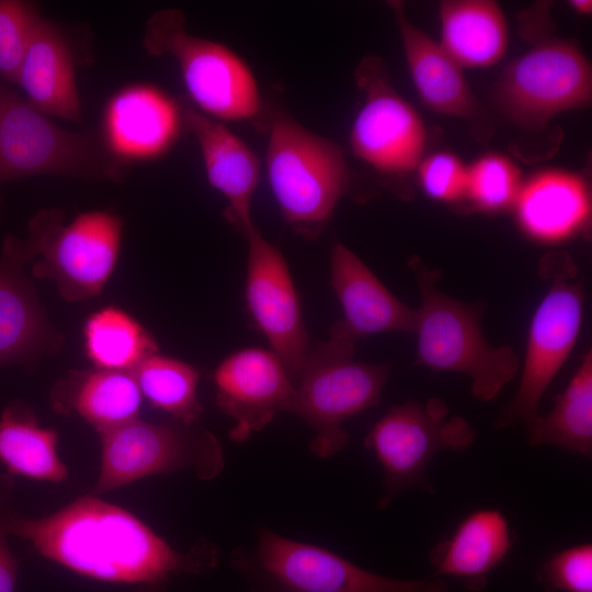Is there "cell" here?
Returning a JSON list of instances; mask_svg holds the SVG:
<instances>
[{
	"mask_svg": "<svg viewBox=\"0 0 592 592\" xmlns=\"http://www.w3.org/2000/svg\"><path fill=\"white\" fill-rule=\"evenodd\" d=\"M332 289L343 318L331 328L356 339L382 332H414L418 310L400 301L369 267L341 242L330 250Z\"/></svg>",
	"mask_w": 592,
	"mask_h": 592,
	"instance_id": "cell-17",
	"label": "cell"
},
{
	"mask_svg": "<svg viewBox=\"0 0 592 592\" xmlns=\"http://www.w3.org/2000/svg\"><path fill=\"white\" fill-rule=\"evenodd\" d=\"M132 375L151 407L184 424L197 423L203 406L197 398L200 373L194 366L156 353L144 360Z\"/></svg>",
	"mask_w": 592,
	"mask_h": 592,
	"instance_id": "cell-29",
	"label": "cell"
},
{
	"mask_svg": "<svg viewBox=\"0 0 592 592\" xmlns=\"http://www.w3.org/2000/svg\"><path fill=\"white\" fill-rule=\"evenodd\" d=\"M356 76L365 102L350 134L354 155L386 174L417 170L426 144L420 115L392 89L379 59L365 58Z\"/></svg>",
	"mask_w": 592,
	"mask_h": 592,
	"instance_id": "cell-13",
	"label": "cell"
},
{
	"mask_svg": "<svg viewBox=\"0 0 592 592\" xmlns=\"http://www.w3.org/2000/svg\"><path fill=\"white\" fill-rule=\"evenodd\" d=\"M569 3L580 14L588 15L592 12V2L590 0H572Z\"/></svg>",
	"mask_w": 592,
	"mask_h": 592,
	"instance_id": "cell-35",
	"label": "cell"
},
{
	"mask_svg": "<svg viewBox=\"0 0 592 592\" xmlns=\"http://www.w3.org/2000/svg\"><path fill=\"white\" fill-rule=\"evenodd\" d=\"M84 352L94 368L132 373L158 353V344L134 317L115 307L91 314L82 329Z\"/></svg>",
	"mask_w": 592,
	"mask_h": 592,
	"instance_id": "cell-28",
	"label": "cell"
},
{
	"mask_svg": "<svg viewBox=\"0 0 592 592\" xmlns=\"http://www.w3.org/2000/svg\"><path fill=\"white\" fill-rule=\"evenodd\" d=\"M396 16L410 76L422 102L432 111L473 119L481 106L469 88L463 69L439 42L413 25L403 4L389 2Z\"/></svg>",
	"mask_w": 592,
	"mask_h": 592,
	"instance_id": "cell-21",
	"label": "cell"
},
{
	"mask_svg": "<svg viewBox=\"0 0 592 592\" xmlns=\"http://www.w3.org/2000/svg\"><path fill=\"white\" fill-rule=\"evenodd\" d=\"M266 169L286 223L303 238L316 239L349 187L342 148L278 115L270 128Z\"/></svg>",
	"mask_w": 592,
	"mask_h": 592,
	"instance_id": "cell-5",
	"label": "cell"
},
{
	"mask_svg": "<svg viewBox=\"0 0 592 592\" xmlns=\"http://www.w3.org/2000/svg\"><path fill=\"white\" fill-rule=\"evenodd\" d=\"M122 229V217L107 210L65 224L60 209H42L30 219L26 239L7 236L2 248L24 265L36 260L32 274L50 280L66 301L79 303L98 296L112 276Z\"/></svg>",
	"mask_w": 592,
	"mask_h": 592,
	"instance_id": "cell-2",
	"label": "cell"
},
{
	"mask_svg": "<svg viewBox=\"0 0 592 592\" xmlns=\"http://www.w3.org/2000/svg\"><path fill=\"white\" fill-rule=\"evenodd\" d=\"M24 264L2 249L0 255V367L36 362L61 350L65 337L48 320Z\"/></svg>",
	"mask_w": 592,
	"mask_h": 592,
	"instance_id": "cell-18",
	"label": "cell"
},
{
	"mask_svg": "<svg viewBox=\"0 0 592 592\" xmlns=\"http://www.w3.org/2000/svg\"><path fill=\"white\" fill-rule=\"evenodd\" d=\"M417 170L420 185L429 197L445 203L465 198L467 166L456 155L434 152L423 158Z\"/></svg>",
	"mask_w": 592,
	"mask_h": 592,
	"instance_id": "cell-33",
	"label": "cell"
},
{
	"mask_svg": "<svg viewBox=\"0 0 592 592\" xmlns=\"http://www.w3.org/2000/svg\"><path fill=\"white\" fill-rule=\"evenodd\" d=\"M32 1L0 0V80L16 84L19 70L42 20Z\"/></svg>",
	"mask_w": 592,
	"mask_h": 592,
	"instance_id": "cell-31",
	"label": "cell"
},
{
	"mask_svg": "<svg viewBox=\"0 0 592 592\" xmlns=\"http://www.w3.org/2000/svg\"><path fill=\"white\" fill-rule=\"evenodd\" d=\"M183 124L195 136L209 184L228 201L227 219L243 234L255 226L251 203L259 182V161L251 149L225 125L187 105L181 109Z\"/></svg>",
	"mask_w": 592,
	"mask_h": 592,
	"instance_id": "cell-19",
	"label": "cell"
},
{
	"mask_svg": "<svg viewBox=\"0 0 592 592\" xmlns=\"http://www.w3.org/2000/svg\"><path fill=\"white\" fill-rule=\"evenodd\" d=\"M1 203H2V202H1V200H0V210H1Z\"/></svg>",
	"mask_w": 592,
	"mask_h": 592,
	"instance_id": "cell-36",
	"label": "cell"
},
{
	"mask_svg": "<svg viewBox=\"0 0 592 592\" xmlns=\"http://www.w3.org/2000/svg\"><path fill=\"white\" fill-rule=\"evenodd\" d=\"M124 170L101 137L59 127L0 80V185L34 175L118 182Z\"/></svg>",
	"mask_w": 592,
	"mask_h": 592,
	"instance_id": "cell-7",
	"label": "cell"
},
{
	"mask_svg": "<svg viewBox=\"0 0 592 592\" xmlns=\"http://www.w3.org/2000/svg\"><path fill=\"white\" fill-rule=\"evenodd\" d=\"M441 41L463 68H486L505 54L509 31L504 13L492 0H446L440 4Z\"/></svg>",
	"mask_w": 592,
	"mask_h": 592,
	"instance_id": "cell-25",
	"label": "cell"
},
{
	"mask_svg": "<svg viewBox=\"0 0 592 592\" xmlns=\"http://www.w3.org/2000/svg\"><path fill=\"white\" fill-rule=\"evenodd\" d=\"M216 403L234 421L229 439L243 442L286 412L294 382L272 351L250 346L225 357L213 374Z\"/></svg>",
	"mask_w": 592,
	"mask_h": 592,
	"instance_id": "cell-15",
	"label": "cell"
},
{
	"mask_svg": "<svg viewBox=\"0 0 592 592\" xmlns=\"http://www.w3.org/2000/svg\"><path fill=\"white\" fill-rule=\"evenodd\" d=\"M8 528L44 558L80 576L139 592H158L178 576L202 573L217 563L213 544L177 550L127 510L93 496L39 519L12 509Z\"/></svg>",
	"mask_w": 592,
	"mask_h": 592,
	"instance_id": "cell-1",
	"label": "cell"
},
{
	"mask_svg": "<svg viewBox=\"0 0 592 592\" xmlns=\"http://www.w3.org/2000/svg\"><path fill=\"white\" fill-rule=\"evenodd\" d=\"M145 50L172 56L195 104L220 119H248L261 107L257 82L248 66L227 47L190 34L178 9L155 12L146 22Z\"/></svg>",
	"mask_w": 592,
	"mask_h": 592,
	"instance_id": "cell-9",
	"label": "cell"
},
{
	"mask_svg": "<svg viewBox=\"0 0 592 592\" xmlns=\"http://www.w3.org/2000/svg\"><path fill=\"white\" fill-rule=\"evenodd\" d=\"M539 272L549 287L531 321L517 390L494 420L498 430L538 415L542 397L580 333L583 289L576 263L567 252H551L542 259Z\"/></svg>",
	"mask_w": 592,
	"mask_h": 592,
	"instance_id": "cell-8",
	"label": "cell"
},
{
	"mask_svg": "<svg viewBox=\"0 0 592 592\" xmlns=\"http://www.w3.org/2000/svg\"><path fill=\"white\" fill-rule=\"evenodd\" d=\"M13 485L10 474L0 475V592H15L20 563L8 543L10 535L8 519L13 509Z\"/></svg>",
	"mask_w": 592,
	"mask_h": 592,
	"instance_id": "cell-34",
	"label": "cell"
},
{
	"mask_svg": "<svg viewBox=\"0 0 592 592\" xmlns=\"http://www.w3.org/2000/svg\"><path fill=\"white\" fill-rule=\"evenodd\" d=\"M181 109L150 84H130L111 96L102 114L101 139L123 164L162 156L179 136Z\"/></svg>",
	"mask_w": 592,
	"mask_h": 592,
	"instance_id": "cell-16",
	"label": "cell"
},
{
	"mask_svg": "<svg viewBox=\"0 0 592 592\" xmlns=\"http://www.w3.org/2000/svg\"><path fill=\"white\" fill-rule=\"evenodd\" d=\"M475 439L473 425L462 417L449 415L440 398L391 407L364 441L384 471L378 508L386 509L399 492L410 488L433 492L426 475L430 460L444 449L464 451Z\"/></svg>",
	"mask_w": 592,
	"mask_h": 592,
	"instance_id": "cell-11",
	"label": "cell"
},
{
	"mask_svg": "<svg viewBox=\"0 0 592 592\" xmlns=\"http://www.w3.org/2000/svg\"><path fill=\"white\" fill-rule=\"evenodd\" d=\"M537 578L546 592H592V544L555 553L542 563Z\"/></svg>",
	"mask_w": 592,
	"mask_h": 592,
	"instance_id": "cell-32",
	"label": "cell"
},
{
	"mask_svg": "<svg viewBox=\"0 0 592 592\" xmlns=\"http://www.w3.org/2000/svg\"><path fill=\"white\" fill-rule=\"evenodd\" d=\"M531 447L558 446L592 454V353L588 351L553 410L525 424Z\"/></svg>",
	"mask_w": 592,
	"mask_h": 592,
	"instance_id": "cell-27",
	"label": "cell"
},
{
	"mask_svg": "<svg viewBox=\"0 0 592 592\" xmlns=\"http://www.w3.org/2000/svg\"><path fill=\"white\" fill-rule=\"evenodd\" d=\"M99 435L101 468L94 493L178 470H191L197 478L209 480L225 466L218 439L196 424L177 420L150 423L136 418Z\"/></svg>",
	"mask_w": 592,
	"mask_h": 592,
	"instance_id": "cell-10",
	"label": "cell"
},
{
	"mask_svg": "<svg viewBox=\"0 0 592 592\" xmlns=\"http://www.w3.org/2000/svg\"><path fill=\"white\" fill-rule=\"evenodd\" d=\"M141 392L128 372L72 371L52 390L54 409L75 412L98 433L138 418Z\"/></svg>",
	"mask_w": 592,
	"mask_h": 592,
	"instance_id": "cell-24",
	"label": "cell"
},
{
	"mask_svg": "<svg viewBox=\"0 0 592 592\" xmlns=\"http://www.w3.org/2000/svg\"><path fill=\"white\" fill-rule=\"evenodd\" d=\"M512 534L509 522L497 509L468 514L449 537L430 553L435 576L459 580L470 590L486 587L491 572L509 554Z\"/></svg>",
	"mask_w": 592,
	"mask_h": 592,
	"instance_id": "cell-23",
	"label": "cell"
},
{
	"mask_svg": "<svg viewBox=\"0 0 592 592\" xmlns=\"http://www.w3.org/2000/svg\"><path fill=\"white\" fill-rule=\"evenodd\" d=\"M355 341L333 329L327 341L309 349L294 380L286 412L314 431L310 451L320 458L337 455L349 442L343 422L379 402L390 373L387 364L353 360Z\"/></svg>",
	"mask_w": 592,
	"mask_h": 592,
	"instance_id": "cell-4",
	"label": "cell"
},
{
	"mask_svg": "<svg viewBox=\"0 0 592 592\" xmlns=\"http://www.w3.org/2000/svg\"><path fill=\"white\" fill-rule=\"evenodd\" d=\"M494 98L500 111L516 125L540 127L561 112L590 104L591 65L574 42L542 39L506 66Z\"/></svg>",
	"mask_w": 592,
	"mask_h": 592,
	"instance_id": "cell-12",
	"label": "cell"
},
{
	"mask_svg": "<svg viewBox=\"0 0 592 592\" xmlns=\"http://www.w3.org/2000/svg\"><path fill=\"white\" fill-rule=\"evenodd\" d=\"M58 434L43 428L23 402H11L0 415V463L8 474L61 482L68 470L57 452Z\"/></svg>",
	"mask_w": 592,
	"mask_h": 592,
	"instance_id": "cell-26",
	"label": "cell"
},
{
	"mask_svg": "<svg viewBox=\"0 0 592 592\" xmlns=\"http://www.w3.org/2000/svg\"><path fill=\"white\" fill-rule=\"evenodd\" d=\"M244 237L248 310L294 382L310 349L297 289L282 252L255 227Z\"/></svg>",
	"mask_w": 592,
	"mask_h": 592,
	"instance_id": "cell-14",
	"label": "cell"
},
{
	"mask_svg": "<svg viewBox=\"0 0 592 592\" xmlns=\"http://www.w3.org/2000/svg\"><path fill=\"white\" fill-rule=\"evenodd\" d=\"M409 266L421 295L414 329L418 363L433 371L467 375L477 400L494 399L520 369L514 350L487 341L480 326L481 309L437 288L439 271L417 257L409 260Z\"/></svg>",
	"mask_w": 592,
	"mask_h": 592,
	"instance_id": "cell-3",
	"label": "cell"
},
{
	"mask_svg": "<svg viewBox=\"0 0 592 592\" xmlns=\"http://www.w3.org/2000/svg\"><path fill=\"white\" fill-rule=\"evenodd\" d=\"M16 84L27 101L45 115L80 121L73 55L62 30L42 19L19 70Z\"/></svg>",
	"mask_w": 592,
	"mask_h": 592,
	"instance_id": "cell-22",
	"label": "cell"
},
{
	"mask_svg": "<svg viewBox=\"0 0 592 592\" xmlns=\"http://www.w3.org/2000/svg\"><path fill=\"white\" fill-rule=\"evenodd\" d=\"M513 208L528 237L544 243L560 242L588 228L590 189L577 172L543 170L523 181Z\"/></svg>",
	"mask_w": 592,
	"mask_h": 592,
	"instance_id": "cell-20",
	"label": "cell"
},
{
	"mask_svg": "<svg viewBox=\"0 0 592 592\" xmlns=\"http://www.w3.org/2000/svg\"><path fill=\"white\" fill-rule=\"evenodd\" d=\"M246 592H448L443 578L398 579L368 571L308 543L261 528L251 549L232 553Z\"/></svg>",
	"mask_w": 592,
	"mask_h": 592,
	"instance_id": "cell-6",
	"label": "cell"
},
{
	"mask_svg": "<svg viewBox=\"0 0 592 592\" xmlns=\"http://www.w3.org/2000/svg\"><path fill=\"white\" fill-rule=\"evenodd\" d=\"M523 184L520 168L502 153L482 155L467 166L465 198L475 210L497 213L513 207Z\"/></svg>",
	"mask_w": 592,
	"mask_h": 592,
	"instance_id": "cell-30",
	"label": "cell"
}]
</instances>
